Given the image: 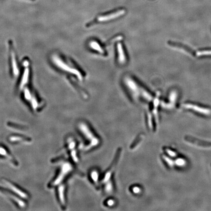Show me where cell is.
<instances>
[{
    "instance_id": "cell-1",
    "label": "cell",
    "mask_w": 211,
    "mask_h": 211,
    "mask_svg": "<svg viewBox=\"0 0 211 211\" xmlns=\"http://www.w3.org/2000/svg\"><path fill=\"white\" fill-rule=\"evenodd\" d=\"M78 129L83 137L87 141L84 146V149L86 151L90 150L97 147L100 143V139L96 136L90 127L84 122H80L77 125Z\"/></svg>"
},
{
    "instance_id": "cell-2",
    "label": "cell",
    "mask_w": 211,
    "mask_h": 211,
    "mask_svg": "<svg viewBox=\"0 0 211 211\" xmlns=\"http://www.w3.org/2000/svg\"><path fill=\"white\" fill-rule=\"evenodd\" d=\"M126 84L134 99L137 100L139 96H141L145 100L149 101L152 100V98L151 94L141 87H140L138 84L133 79H131V78H127L126 79Z\"/></svg>"
},
{
    "instance_id": "cell-3",
    "label": "cell",
    "mask_w": 211,
    "mask_h": 211,
    "mask_svg": "<svg viewBox=\"0 0 211 211\" xmlns=\"http://www.w3.org/2000/svg\"><path fill=\"white\" fill-rule=\"evenodd\" d=\"M73 170V167L69 162H66L62 164L59 173L56 177L54 179L51 184V187L56 186L63 181L64 179L69 175V173Z\"/></svg>"
},
{
    "instance_id": "cell-4",
    "label": "cell",
    "mask_w": 211,
    "mask_h": 211,
    "mask_svg": "<svg viewBox=\"0 0 211 211\" xmlns=\"http://www.w3.org/2000/svg\"><path fill=\"white\" fill-rule=\"evenodd\" d=\"M121 152H122V149L121 148H119L117 151V152L116 153V155L114 157V160L113 161V163H111V165L110 167L106 171L105 173H104L103 176L101 179V182L102 184L105 183L110 179H111V176L113 173H114V171L116 170V167L117 166L118 161L119 160L121 156Z\"/></svg>"
},
{
    "instance_id": "cell-5",
    "label": "cell",
    "mask_w": 211,
    "mask_h": 211,
    "mask_svg": "<svg viewBox=\"0 0 211 211\" xmlns=\"http://www.w3.org/2000/svg\"><path fill=\"white\" fill-rule=\"evenodd\" d=\"M53 61L55 64L59 68L66 72H69V73H72L77 76L80 80H82L83 78V74L79 70H78L75 68H72L70 67L69 65L65 63V62L62 61L60 58L56 56L53 57Z\"/></svg>"
},
{
    "instance_id": "cell-6",
    "label": "cell",
    "mask_w": 211,
    "mask_h": 211,
    "mask_svg": "<svg viewBox=\"0 0 211 211\" xmlns=\"http://www.w3.org/2000/svg\"><path fill=\"white\" fill-rule=\"evenodd\" d=\"M126 13L125 9H119L114 10L113 12L107 13L106 14H103L97 17L96 19V21L97 22H105L110 21L111 20H113L114 19L117 18L123 15Z\"/></svg>"
},
{
    "instance_id": "cell-7",
    "label": "cell",
    "mask_w": 211,
    "mask_h": 211,
    "mask_svg": "<svg viewBox=\"0 0 211 211\" xmlns=\"http://www.w3.org/2000/svg\"><path fill=\"white\" fill-rule=\"evenodd\" d=\"M185 140L188 143L191 144L194 146L199 147L201 148H211V143L209 142H206L204 141L199 140L197 138H195L193 137L190 136H186L185 137Z\"/></svg>"
},
{
    "instance_id": "cell-8",
    "label": "cell",
    "mask_w": 211,
    "mask_h": 211,
    "mask_svg": "<svg viewBox=\"0 0 211 211\" xmlns=\"http://www.w3.org/2000/svg\"><path fill=\"white\" fill-rule=\"evenodd\" d=\"M181 106L184 108L191 109L197 113H200L201 114H204L206 116H209L211 114V110H210V109L199 107L196 105L187 103V104H182Z\"/></svg>"
},
{
    "instance_id": "cell-9",
    "label": "cell",
    "mask_w": 211,
    "mask_h": 211,
    "mask_svg": "<svg viewBox=\"0 0 211 211\" xmlns=\"http://www.w3.org/2000/svg\"><path fill=\"white\" fill-rule=\"evenodd\" d=\"M58 199L59 202L62 208H66V202L65 199V186L64 185H60L58 188Z\"/></svg>"
},
{
    "instance_id": "cell-10",
    "label": "cell",
    "mask_w": 211,
    "mask_h": 211,
    "mask_svg": "<svg viewBox=\"0 0 211 211\" xmlns=\"http://www.w3.org/2000/svg\"><path fill=\"white\" fill-rule=\"evenodd\" d=\"M90 177L93 184L96 188L99 189L100 186L99 184V175L96 170H92L90 173Z\"/></svg>"
},
{
    "instance_id": "cell-11",
    "label": "cell",
    "mask_w": 211,
    "mask_h": 211,
    "mask_svg": "<svg viewBox=\"0 0 211 211\" xmlns=\"http://www.w3.org/2000/svg\"><path fill=\"white\" fill-rule=\"evenodd\" d=\"M117 52H118V60L119 63L122 65L125 64L126 58L122 45L120 43L118 44L117 45Z\"/></svg>"
},
{
    "instance_id": "cell-12",
    "label": "cell",
    "mask_w": 211,
    "mask_h": 211,
    "mask_svg": "<svg viewBox=\"0 0 211 211\" xmlns=\"http://www.w3.org/2000/svg\"><path fill=\"white\" fill-rule=\"evenodd\" d=\"M103 184L104 185L103 188V191L105 194L110 195L112 194L114 191V184L112 180L110 179Z\"/></svg>"
},
{
    "instance_id": "cell-13",
    "label": "cell",
    "mask_w": 211,
    "mask_h": 211,
    "mask_svg": "<svg viewBox=\"0 0 211 211\" xmlns=\"http://www.w3.org/2000/svg\"><path fill=\"white\" fill-rule=\"evenodd\" d=\"M5 184L6 185L7 187L9 188L10 190H12V191L16 193L18 195L21 197H23V198L27 197V194H25V193H24L23 191H22L21 190H20V189H19L16 186L13 185L11 183H9L8 182H6Z\"/></svg>"
},
{
    "instance_id": "cell-14",
    "label": "cell",
    "mask_w": 211,
    "mask_h": 211,
    "mask_svg": "<svg viewBox=\"0 0 211 211\" xmlns=\"http://www.w3.org/2000/svg\"><path fill=\"white\" fill-rule=\"evenodd\" d=\"M159 104V100L158 97H157L155 98L153 101V116H155V121L156 123H158V108Z\"/></svg>"
},
{
    "instance_id": "cell-15",
    "label": "cell",
    "mask_w": 211,
    "mask_h": 211,
    "mask_svg": "<svg viewBox=\"0 0 211 211\" xmlns=\"http://www.w3.org/2000/svg\"><path fill=\"white\" fill-rule=\"evenodd\" d=\"M90 47L92 49H94L95 51H98L101 53H104L102 48H101L99 45L96 42H94V41L90 43Z\"/></svg>"
},
{
    "instance_id": "cell-16",
    "label": "cell",
    "mask_w": 211,
    "mask_h": 211,
    "mask_svg": "<svg viewBox=\"0 0 211 211\" xmlns=\"http://www.w3.org/2000/svg\"><path fill=\"white\" fill-rule=\"evenodd\" d=\"M28 74H29V70H28V69H25V71L24 75H23V79L22 80L21 87H23L24 85L27 83V81L28 80Z\"/></svg>"
},
{
    "instance_id": "cell-17",
    "label": "cell",
    "mask_w": 211,
    "mask_h": 211,
    "mask_svg": "<svg viewBox=\"0 0 211 211\" xmlns=\"http://www.w3.org/2000/svg\"><path fill=\"white\" fill-rule=\"evenodd\" d=\"M147 123L148 127L150 129H153V124H152V116L151 113L148 112L147 113Z\"/></svg>"
},
{
    "instance_id": "cell-18",
    "label": "cell",
    "mask_w": 211,
    "mask_h": 211,
    "mask_svg": "<svg viewBox=\"0 0 211 211\" xmlns=\"http://www.w3.org/2000/svg\"><path fill=\"white\" fill-rule=\"evenodd\" d=\"M12 66H13V72H14V74L15 75H17L18 74V68H17V64H16V62L15 59V56H14V54L12 53Z\"/></svg>"
},
{
    "instance_id": "cell-19",
    "label": "cell",
    "mask_w": 211,
    "mask_h": 211,
    "mask_svg": "<svg viewBox=\"0 0 211 211\" xmlns=\"http://www.w3.org/2000/svg\"><path fill=\"white\" fill-rule=\"evenodd\" d=\"M131 191L134 194H140L141 193L142 190H141V188H140L139 186L135 185V186H132V187L131 188Z\"/></svg>"
},
{
    "instance_id": "cell-20",
    "label": "cell",
    "mask_w": 211,
    "mask_h": 211,
    "mask_svg": "<svg viewBox=\"0 0 211 211\" xmlns=\"http://www.w3.org/2000/svg\"><path fill=\"white\" fill-rule=\"evenodd\" d=\"M162 159H163L165 163L169 167H172L173 165V162L170 158H168L166 155H162Z\"/></svg>"
},
{
    "instance_id": "cell-21",
    "label": "cell",
    "mask_w": 211,
    "mask_h": 211,
    "mask_svg": "<svg viewBox=\"0 0 211 211\" xmlns=\"http://www.w3.org/2000/svg\"><path fill=\"white\" fill-rule=\"evenodd\" d=\"M176 96H177V94H176V92H175V91L172 92L171 93L170 96V100L171 102H172V104L175 103L176 99Z\"/></svg>"
},
{
    "instance_id": "cell-22",
    "label": "cell",
    "mask_w": 211,
    "mask_h": 211,
    "mask_svg": "<svg viewBox=\"0 0 211 211\" xmlns=\"http://www.w3.org/2000/svg\"><path fill=\"white\" fill-rule=\"evenodd\" d=\"M106 204L108 207H113L116 204V201L113 199H108L106 202Z\"/></svg>"
},
{
    "instance_id": "cell-23",
    "label": "cell",
    "mask_w": 211,
    "mask_h": 211,
    "mask_svg": "<svg viewBox=\"0 0 211 211\" xmlns=\"http://www.w3.org/2000/svg\"><path fill=\"white\" fill-rule=\"evenodd\" d=\"M165 151L168 155L172 157H175L176 156V153L171 150L169 149V148H165Z\"/></svg>"
},
{
    "instance_id": "cell-24",
    "label": "cell",
    "mask_w": 211,
    "mask_h": 211,
    "mask_svg": "<svg viewBox=\"0 0 211 211\" xmlns=\"http://www.w3.org/2000/svg\"><path fill=\"white\" fill-rule=\"evenodd\" d=\"M176 164L179 166H183L186 164V161L182 158H178L176 160Z\"/></svg>"
},
{
    "instance_id": "cell-25",
    "label": "cell",
    "mask_w": 211,
    "mask_h": 211,
    "mask_svg": "<svg viewBox=\"0 0 211 211\" xmlns=\"http://www.w3.org/2000/svg\"><path fill=\"white\" fill-rule=\"evenodd\" d=\"M142 138H143V137H142L141 135V137H138V138H137V139L135 140V141L134 142V144H133L134 145H132V148H135L138 145V143H140L141 141H142Z\"/></svg>"
},
{
    "instance_id": "cell-26",
    "label": "cell",
    "mask_w": 211,
    "mask_h": 211,
    "mask_svg": "<svg viewBox=\"0 0 211 211\" xmlns=\"http://www.w3.org/2000/svg\"><path fill=\"white\" fill-rule=\"evenodd\" d=\"M25 98L27 100H30L31 99V95L30 94V92L27 89H26L25 91Z\"/></svg>"
},
{
    "instance_id": "cell-27",
    "label": "cell",
    "mask_w": 211,
    "mask_h": 211,
    "mask_svg": "<svg viewBox=\"0 0 211 211\" xmlns=\"http://www.w3.org/2000/svg\"><path fill=\"white\" fill-rule=\"evenodd\" d=\"M28 63V62H27ZM27 62H25V63L24 64V65H25V66H27V65H28V63H27Z\"/></svg>"
}]
</instances>
